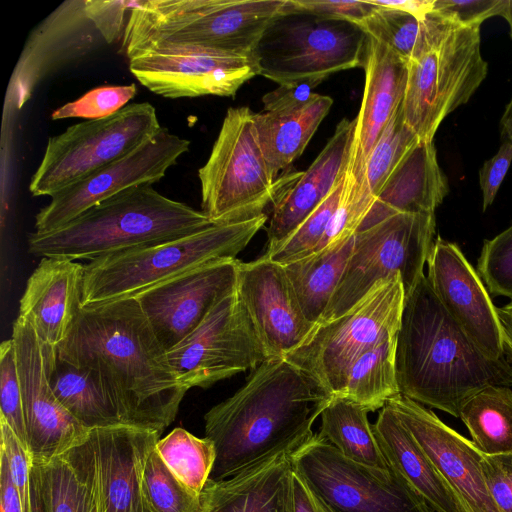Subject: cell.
Wrapping results in <instances>:
<instances>
[{"mask_svg":"<svg viewBox=\"0 0 512 512\" xmlns=\"http://www.w3.org/2000/svg\"><path fill=\"white\" fill-rule=\"evenodd\" d=\"M141 3L140 0H86V12L106 44L116 42L124 33L125 15Z\"/></svg>","mask_w":512,"mask_h":512,"instance_id":"49","label":"cell"},{"mask_svg":"<svg viewBox=\"0 0 512 512\" xmlns=\"http://www.w3.org/2000/svg\"><path fill=\"white\" fill-rule=\"evenodd\" d=\"M267 216L213 224L169 241L109 254L84 265L83 307L133 298L210 262L234 259L265 225Z\"/></svg>","mask_w":512,"mask_h":512,"instance_id":"7","label":"cell"},{"mask_svg":"<svg viewBox=\"0 0 512 512\" xmlns=\"http://www.w3.org/2000/svg\"><path fill=\"white\" fill-rule=\"evenodd\" d=\"M313 87L311 83L279 85L263 96L264 112L281 114L304 108L318 95L312 91Z\"/></svg>","mask_w":512,"mask_h":512,"instance_id":"51","label":"cell"},{"mask_svg":"<svg viewBox=\"0 0 512 512\" xmlns=\"http://www.w3.org/2000/svg\"><path fill=\"white\" fill-rule=\"evenodd\" d=\"M356 118L341 120L325 147L300 178L273 203L267 250L286 239L330 194L348 170Z\"/></svg>","mask_w":512,"mask_h":512,"instance_id":"26","label":"cell"},{"mask_svg":"<svg viewBox=\"0 0 512 512\" xmlns=\"http://www.w3.org/2000/svg\"><path fill=\"white\" fill-rule=\"evenodd\" d=\"M333 395L285 358H267L231 397L204 416L215 446L211 480L234 476L284 452L314 433L312 425Z\"/></svg>","mask_w":512,"mask_h":512,"instance_id":"2","label":"cell"},{"mask_svg":"<svg viewBox=\"0 0 512 512\" xmlns=\"http://www.w3.org/2000/svg\"><path fill=\"white\" fill-rule=\"evenodd\" d=\"M502 119L503 120L504 119H512V96H511L510 101L508 102V104L505 107Z\"/></svg>","mask_w":512,"mask_h":512,"instance_id":"59","label":"cell"},{"mask_svg":"<svg viewBox=\"0 0 512 512\" xmlns=\"http://www.w3.org/2000/svg\"><path fill=\"white\" fill-rule=\"evenodd\" d=\"M435 229V213H397L355 232L344 273L319 323L341 316L377 282L397 273L408 293L424 274Z\"/></svg>","mask_w":512,"mask_h":512,"instance_id":"12","label":"cell"},{"mask_svg":"<svg viewBox=\"0 0 512 512\" xmlns=\"http://www.w3.org/2000/svg\"><path fill=\"white\" fill-rule=\"evenodd\" d=\"M418 141L417 136L404 122L401 105L374 146L365 167L360 192L353 198L362 218L394 168Z\"/></svg>","mask_w":512,"mask_h":512,"instance_id":"37","label":"cell"},{"mask_svg":"<svg viewBox=\"0 0 512 512\" xmlns=\"http://www.w3.org/2000/svg\"><path fill=\"white\" fill-rule=\"evenodd\" d=\"M448 192L433 141L419 140L389 175L357 231L397 213H435Z\"/></svg>","mask_w":512,"mask_h":512,"instance_id":"27","label":"cell"},{"mask_svg":"<svg viewBox=\"0 0 512 512\" xmlns=\"http://www.w3.org/2000/svg\"><path fill=\"white\" fill-rule=\"evenodd\" d=\"M512 163V142L506 139L496 154L486 160L479 170L482 207L485 211L495 200L498 190Z\"/></svg>","mask_w":512,"mask_h":512,"instance_id":"50","label":"cell"},{"mask_svg":"<svg viewBox=\"0 0 512 512\" xmlns=\"http://www.w3.org/2000/svg\"><path fill=\"white\" fill-rule=\"evenodd\" d=\"M426 263L428 283L448 314L488 357L506 358L497 307L459 246L437 237Z\"/></svg>","mask_w":512,"mask_h":512,"instance_id":"20","label":"cell"},{"mask_svg":"<svg viewBox=\"0 0 512 512\" xmlns=\"http://www.w3.org/2000/svg\"><path fill=\"white\" fill-rule=\"evenodd\" d=\"M46 512H101L99 469L91 434L48 462H32Z\"/></svg>","mask_w":512,"mask_h":512,"instance_id":"29","label":"cell"},{"mask_svg":"<svg viewBox=\"0 0 512 512\" xmlns=\"http://www.w3.org/2000/svg\"><path fill=\"white\" fill-rule=\"evenodd\" d=\"M371 1L376 5L399 9L419 18H423L433 7V0Z\"/></svg>","mask_w":512,"mask_h":512,"instance_id":"54","label":"cell"},{"mask_svg":"<svg viewBox=\"0 0 512 512\" xmlns=\"http://www.w3.org/2000/svg\"><path fill=\"white\" fill-rule=\"evenodd\" d=\"M155 447L171 472L183 484L200 494L214 466V443L178 427L160 438Z\"/></svg>","mask_w":512,"mask_h":512,"instance_id":"38","label":"cell"},{"mask_svg":"<svg viewBox=\"0 0 512 512\" xmlns=\"http://www.w3.org/2000/svg\"><path fill=\"white\" fill-rule=\"evenodd\" d=\"M291 460L331 512H435L397 470L353 462L318 434Z\"/></svg>","mask_w":512,"mask_h":512,"instance_id":"13","label":"cell"},{"mask_svg":"<svg viewBox=\"0 0 512 512\" xmlns=\"http://www.w3.org/2000/svg\"><path fill=\"white\" fill-rule=\"evenodd\" d=\"M137 94L135 83L129 85L94 88L75 101L68 102L53 111V120L86 118L89 120L115 114Z\"/></svg>","mask_w":512,"mask_h":512,"instance_id":"44","label":"cell"},{"mask_svg":"<svg viewBox=\"0 0 512 512\" xmlns=\"http://www.w3.org/2000/svg\"><path fill=\"white\" fill-rule=\"evenodd\" d=\"M57 356L97 374L123 425L161 434L188 391L135 298L83 307Z\"/></svg>","mask_w":512,"mask_h":512,"instance_id":"1","label":"cell"},{"mask_svg":"<svg viewBox=\"0 0 512 512\" xmlns=\"http://www.w3.org/2000/svg\"><path fill=\"white\" fill-rule=\"evenodd\" d=\"M481 470L498 512H512V453L484 455Z\"/></svg>","mask_w":512,"mask_h":512,"instance_id":"47","label":"cell"},{"mask_svg":"<svg viewBox=\"0 0 512 512\" xmlns=\"http://www.w3.org/2000/svg\"><path fill=\"white\" fill-rule=\"evenodd\" d=\"M292 512H331L294 467L292 472Z\"/></svg>","mask_w":512,"mask_h":512,"instance_id":"52","label":"cell"},{"mask_svg":"<svg viewBox=\"0 0 512 512\" xmlns=\"http://www.w3.org/2000/svg\"><path fill=\"white\" fill-rule=\"evenodd\" d=\"M287 8L320 18L349 21L359 25L372 13L376 5L370 0H287Z\"/></svg>","mask_w":512,"mask_h":512,"instance_id":"46","label":"cell"},{"mask_svg":"<svg viewBox=\"0 0 512 512\" xmlns=\"http://www.w3.org/2000/svg\"><path fill=\"white\" fill-rule=\"evenodd\" d=\"M238 264L236 258L210 262L133 297L165 351L187 337L236 289Z\"/></svg>","mask_w":512,"mask_h":512,"instance_id":"19","label":"cell"},{"mask_svg":"<svg viewBox=\"0 0 512 512\" xmlns=\"http://www.w3.org/2000/svg\"><path fill=\"white\" fill-rule=\"evenodd\" d=\"M372 429L389 465L397 470L435 512H466L426 453L386 404Z\"/></svg>","mask_w":512,"mask_h":512,"instance_id":"30","label":"cell"},{"mask_svg":"<svg viewBox=\"0 0 512 512\" xmlns=\"http://www.w3.org/2000/svg\"><path fill=\"white\" fill-rule=\"evenodd\" d=\"M161 130L156 110L148 102L128 104L108 117L69 126L48 139L29 191L52 197L133 152Z\"/></svg>","mask_w":512,"mask_h":512,"instance_id":"11","label":"cell"},{"mask_svg":"<svg viewBox=\"0 0 512 512\" xmlns=\"http://www.w3.org/2000/svg\"><path fill=\"white\" fill-rule=\"evenodd\" d=\"M248 107L229 108L210 156L198 170L202 212L214 224L251 219L296 182L301 172L274 178Z\"/></svg>","mask_w":512,"mask_h":512,"instance_id":"8","label":"cell"},{"mask_svg":"<svg viewBox=\"0 0 512 512\" xmlns=\"http://www.w3.org/2000/svg\"><path fill=\"white\" fill-rule=\"evenodd\" d=\"M396 373L401 395L454 417L479 390L512 386V360L488 357L444 309L424 274L405 294Z\"/></svg>","mask_w":512,"mask_h":512,"instance_id":"3","label":"cell"},{"mask_svg":"<svg viewBox=\"0 0 512 512\" xmlns=\"http://www.w3.org/2000/svg\"><path fill=\"white\" fill-rule=\"evenodd\" d=\"M404 299L399 273L379 281L347 312L317 324L306 340L284 358L337 396L354 362L399 330Z\"/></svg>","mask_w":512,"mask_h":512,"instance_id":"10","label":"cell"},{"mask_svg":"<svg viewBox=\"0 0 512 512\" xmlns=\"http://www.w3.org/2000/svg\"><path fill=\"white\" fill-rule=\"evenodd\" d=\"M421 19L399 9L376 5L359 26L408 62L419 37Z\"/></svg>","mask_w":512,"mask_h":512,"instance_id":"41","label":"cell"},{"mask_svg":"<svg viewBox=\"0 0 512 512\" xmlns=\"http://www.w3.org/2000/svg\"><path fill=\"white\" fill-rule=\"evenodd\" d=\"M31 510L32 512H46L40 493L37 477L31 466Z\"/></svg>","mask_w":512,"mask_h":512,"instance_id":"56","label":"cell"},{"mask_svg":"<svg viewBox=\"0 0 512 512\" xmlns=\"http://www.w3.org/2000/svg\"><path fill=\"white\" fill-rule=\"evenodd\" d=\"M387 404L426 453L466 512H498L481 470L484 454L424 405L399 395Z\"/></svg>","mask_w":512,"mask_h":512,"instance_id":"22","label":"cell"},{"mask_svg":"<svg viewBox=\"0 0 512 512\" xmlns=\"http://www.w3.org/2000/svg\"><path fill=\"white\" fill-rule=\"evenodd\" d=\"M178 381L188 390L256 369L267 359L236 289L222 298L181 342L165 351Z\"/></svg>","mask_w":512,"mask_h":512,"instance_id":"14","label":"cell"},{"mask_svg":"<svg viewBox=\"0 0 512 512\" xmlns=\"http://www.w3.org/2000/svg\"><path fill=\"white\" fill-rule=\"evenodd\" d=\"M369 36L357 24L292 11L286 6L253 54L259 75L279 85L311 83L365 65Z\"/></svg>","mask_w":512,"mask_h":512,"instance_id":"9","label":"cell"},{"mask_svg":"<svg viewBox=\"0 0 512 512\" xmlns=\"http://www.w3.org/2000/svg\"><path fill=\"white\" fill-rule=\"evenodd\" d=\"M213 224L202 211L162 195L153 184H143L101 201L54 231L30 233L28 251L42 258L92 261Z\"/></svg>","mask_w":512,"mask_h":512,"instance_id":"4","label":"cell"},{"mask_svg":"<svg viewBox=\"0 0 512 512\" xmlns=\"http://www.w3.org/2000/svg\"><path fill=\"white\" fill-rule=\"evenodd\" d=\"M236 293L267 358H284L315 327L303 314L283 265L265 255L239 261Z\"/></svg>","mask_w":512,"mask_h":512,"instance_id":"21","label":"cell"},{"mask_svg":"<svg viewBox=\"0 0 512 512\" xmlns=\"http://www.w3.org/2000/svg\"><path fill=\"white\" fill-rule=\"evenodd\" d=\"M49 382L57 400L85 428L123 425L116 405L91 369L75 366L56 355Z\"/></svg>","mask_w":512,"mask_h":512,"instance_id":"33","label":"cell"},{"mask_svg":"<svg viewBox=\"0 0 512 512\" xmlns=\"http://www.w3.org/2000/svg\"><path fill=\"white\" fill-rule=\"evenodd\" d=\"M16 353L27 445L32 462L43 463L84 442L90 430L81 425L57 400L49 371L57 348L44 344L34 328L21 318L11 336Z\"/></svg>","mask_w":512,"mask_h":512,"instance_id":"15","label":"cell"},{"mask_svg":"<svg viewBox=\"0 0 512 512\" xmlns=\"http://www.w3.org/2000/svg\"><path fill=\"white\" fill-rule=\"evenodd\" d=\"M84 269L69 259L43 257L28 278L18 317L44 344L57 348L76 323L83 308Z\"/></svg>","mask_w":512,"mask_h":512,"instance_id":"25","label":"cell"},{"mask_svg":"<svg viewBox=\"0 0 512 512\" xmlns=\"http://www.w3.org/2000/svg\"><path fill=\"white\" fill-rule=\"evenodd\" d=\"M480 47V26L461 25L434 10L421 19L402 102L404 122L420 141H433L444 118L486 78Z\"/></svg>","mask_w":512,"mask_h":512,"instance_id":"6","label":"cell"},{"mask_svg":"<svg viewBox=\"0 0 512 512\" xmlns=\"http://www.w3.org/2000/svg\"><path fill=\"white\" fill-rule=\"evenodd\" d=\"M501 16L508 22L510 34L512 37V0H506V4Z\"/></svg>","mask_w":512,"mask_h":512,"instance_id":"57","label":"cell"},{"mask_svg":"<svg viewBox=\"0 0 512 512\" xmlns=\"http://www.w3.org/2000/svg\"><path fill=\"white\" fill-rule=\"evenodd\" d=\"M506 0H433L432 10L464 26H481L501 16Z\"/></svg>","mask_w":512,"mask_h":512,"instance_id":"48","label":"cell"},{"mask_svg":"<svg viewBox=\"0 0 512 512\" xmlns=\"http://www.w3.org/2000/svg\"><path fill=\"white\" fill-rule=\"evenodd\" d=\"M99 469L101 512H152L142 487L160 433L127 425L90 430Z\"/></svg>","mask_w":512,"mask_h":512,"instance_id":"24","label":"cell"},{"mask_svg":"<svg viewBox=\"0 0 512 512\" xmlns=\"http://www.w3.org/2000/svg\"><path fill=\"white\" fill-rule=\"evenodd\" d=\"M0 417L28 451L22 392L12 338L4 340L0 345Z\"/></svg>","mask_w":512,"mask_h":512,"instance_id":"43","label":"cell"},{"mask_svg":"<svg viewBox=\"0 0 512 512\" xmlns=\"http://www.w3.org/2000/svg\"><path fill=\"white\" fill-rule=\"evenodd\" d=\"M397 335L398 331L388 335L354 362L345 386L337 396L370 412L382 409L401 394L396 373Z\"/></svg>","mask_w":512,"mask_h":512,"instance_id":"35","label":"cell"},{"mask_svg":"<svg viewBox=\"0 0 512 512\" xmlns=\"http://www.w3.org/2000/svg\"><path fill=\"white\" fill-rule=\"evenodd\" d=\"M287 0H144L125 24L126 56L146 51L253 54Z\"/></svg>","mask_w":512,"mask_h":512,"instance_id":"5","label":"cell"},{"mask_svg":"<svg viewBox=\"0 0 512 512\" xmlns=\"http://www.w3.org/2000/svg\"><path fill=\"white\" fill-rule=\"evenodd\" d=\"M293 452H284L229 478L208 479L198 512H292Z\"/></svg>","mask_w":512,"mask_h":512,"instance_id":"28","label":"cell"},{"mask_svg":"<svg viewBox=\"0 0 512 512\" xmlns=\"http://www.w3.org/2000/svg\"><path fill=\"white\" fill-rule=\"evenodd\" d=\"M333 104L332 98L318 94L302 109L281 114L255 113L257 139L274 178L303 153Z\"/></svg>","mask_w":512,"mask_h":512,"instance_id":"31","label":"cell"},{"mask_svg":"<svg viewBox=\"0 0 512 512\" xmlns=\"http://www.w3.org/2000/svg\"><path fill=\"white\" fill-rule=\"evenodd\" d=\"M190 141L162 128L151 140L53 195L35 216V232L69 223L105 199L133 186L154 184L189 150Z\"/></svg>","mask_w":512,"mask_h":512,"instance_id":"16","label":"cell"},{"mask_svg":"<svg viewBox=\"0 0 512 512\" xmlns=\"http://www.w3.org/2000/svg\"><path fill=\"white\" fill-rule=\"evenodd\" d=\"M146 502L152 512H198L200 494L183 484L162 460L154 447L142 475Z\"/></svg>","mask_w":512,"mask_h":512,"instance_id":"40","label":"cell"},{"mask_svg":"<svg viewBox=\"0 0 512 512\" xmlns=\"http://www.w3.org/2000/svg\"><path fill=\"white\" fill-rule=\"evenodd\" d=\"M106 44L86 12V0L61 3L30 32L13 70L4 119L18 112L42 80Z\"/></svg>","mask_w":512,"mask_h":512,"instance_id":"17","label":"cell"},{"mask_svg":"<svg viewBox=\"0 0 512 512\" xmlns=\"http://www.w3.org/2000/svg\"><path fill=\"white\" fill-rule=\"evenodd\" d=\"M354 235L283 265L303 314L315 326L324 315L344 273Z\"/></svg>","mask_w":512,"mask_h":512,"instance_id":"32","label":"cell"},{"mask_svg":"<svg viewBox=\"0 0 512 512\" xmlns=\"http://www.w3.org/2000/svg\"><path fill=\"white\" fill-rule=\"evenodd\" d=\"M365 87L356 116L348 173L357 197L368 158L381 133L401 107L407 80V62L387 45L369 36L364 65Z\"/></svg>","mask_w":512,"mask_h":512,"instance_id":"23","label":"cell"},{"mask_svg":"<svg viewBox=\"0 0 512 512\" xmlns=\"http://www.w3.org/2000/svg\"><path fill=\"white\" fill-rule=\"evenodd\" d=\"M484 455L512 453V389L490 385L472 395L460 416Z\"/></svg>","mask_w":512,"mask_h":512,"instance_id":"36","label":"cell"},{"mask_svg":"<svg viewBox=\"0 0 512 512\" xmlns=\"http://www.w3.org/2000/svg\"><path fill=\"white\" fill-rule=\"evenodd\" d=\"M129 69L141 85L171 99L234 96L259 75L254 54L216 51L141 52L129 58Z\"/></svg>","mask_w":512,"mask_h":512,"instance_id":"18","label":"cell"},{"mask_svg":"<svg viewBox=\"0 0 512 512\" xmlns=\"http://www.w3.org/2000/svg\"><path fill=\"white\" fill-rule=\"evenodd\" d=\"M497 314L503 331L506 351L512 360V300L501 307H497Z\"/></svg>","mask_w":512,"mask_h":512,"instance_id":"55","label":"cell"},{"mask_svg":"<svg viewBox=\"0 0 512 512\" xmlns=\"http://www.w3.org/2000/svg\"><path fill=\"white\" fill-rule=\"evenodd\" d=\"M477 272L490 295L512 300V225L484 241Z\"/></svg>","mask_w":512,"mask_h":512,"instance_id":"42","label":"cell"},{"mask_svg":"<svg viewBox=\"0 0 512 512\" xmlns=\"http://www.w3.org/2000/svg\"><path fill=\"white\" fill-rule=\"evenodd\" d=\"M347 173L348 170L325 200L286 239L266 250V257L286 265L316 251L340 203Z\"/></svg>","mask_w":512,"mask_h":512,"instance_id":"39","label":"cell"},{"mask_svg":"<svg viewBox=\"0 0 512 512\" xmlns=\"http://www.w3.org/2000/svg\"><path fill=\"white\" fill-rule=\"evenodd\" d=\"M0 511L23 512L18 491L12 482L8 463L3 453H0Z\"/></svg>","mask_w":512,"mask_h":512,"instance_id":"53","label":"cell"},{"mask_svg":"<svg viewBox=\"0 0 512 512\" xmlns=\"http://www.w3.org/2000/svg\"><path fill=\"white\" fill-rule=\"evenodd\" d=\"M502 132L512 142V119H501Z\"/></svg>","mask_w":512,"mask_h":512,"instance_id":"58","label":"cell"},{"mask_svg":"<svg viewBox=\"0 0 512 512\" xmlns=\"http://www.w3.org/2000/svg\"><path fill=\"white\" fill-rule=\"evenodd\" d=\"M0 453L6 457L11 479L15 485L22 505L23 512L31 510V466L32 460L24 445L0 417Z\"/></svg>","mask_w":512,"mask_h":512,"instance_id":"45","label":"cell"},{"mask_svg":"<svg viewBox=\"0 0 512 512\" xmlns=\"http://www.w3.org/2000/svg\"><path fill=\"white\" fill-rule=\"evenodd\" d=\"M368 410L340 396H334L321 413L318 435L347 459L377 469L391 468L368 421Z\"/></svg>","mask_w":512,"mask_h":512,"instance_id":"34","label":"cell"}]
</instances>
